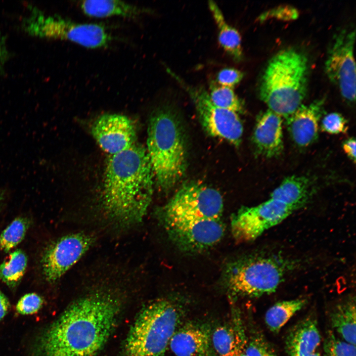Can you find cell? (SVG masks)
Wrapping results in <instances>:
<instances>
[{"mask_svg": "<svg viewBox=\"0 0 356 356\" xmlns=\"http://www.w3.org/2000/svg\"><path fill=\"white\" fill-rule=\"evenodd\" d=\"M27 265V257L21 250L10 253L0 264V280L11 288L15 287L23 277Z\"/></svg>", "mask_w": 356, "mask_h": 356, "instance_id": "cell-25", "label": "cell"}, {"mask_svg": "<svg viewBox=\"0 0 356 356\" xmlns=\"http://www.w3.org/2000/svg\"><path fill=\"white\" fill-rule=\"evenodd\" d=\"M308 60L303 52L282 49L269 60L259 85L260 98L269 110L287 118L302 105L307 92Z\"/></svg>", "mask_w": 356, "mask_h": 356, "instance_id": "cell-4", "label": "cell"}, {"mask_svg": "<svg viewBox=\"0 0 356 356\" xmlns=\"http://www.w3.org/2000/svg\"><path fill=\"white\" fill-rule=\"evenodd\" d=\"M208 328L188 323L177 329L169 346L176 356H200L210 349Z\"/></svg>", "mask_w": 356, "mask_h": 356, "instance_id": "cell-18", "label": "cell"}, {"mask_svg": "<svg viewBox=\"0 0 356 356\" xmlns=\"http://www.w3.org/2000/svg\"><path fill=\"white\" fill-rule=\"evenodd\" d=\"M174 110L160 107L149 119L147 152L154 177L164 191L172 189L187 167V146L182 126Z\"/></svg>", "mask_w": 356, "mask_h": 356, "instance_id": "cell-3", "label": "cell"}, {"mask_svg": "<svg viewBox=\"0 0 356 356\" xmlns=\"http://www.w3.org/2000/svg\"><path fill=\"white\" fill-rule=\"evenodd\" d=\"M297 208L270 198L256 206L243 207L230 218L232 234L238 241H251L278 224Z\"/></svg>", "mask_w": 356, "mask_h": 356, "instance_id": "cell-10", "label": "cell"}, {"mask_svg": "<svg viewBox=\"0 0 356 356\" xmlns=\"http://www.w3.org/2000/svg\"><path fill=\"white\" fill-rule=\"evenodd\" d=\"M320 127L322 131L331 134L346 133L348 129L347 120L337 112L325 115L321 120Z\"/></svg>", "mask_w": 356, "mask_h": 356, "instance_id": "cell-30", "label": "cell"}, {"mask_svg": "<svg viewBox=\"0 0 356 356\" xmlns=\"http://www.w3.org/2000/svg\"><path fill=\"white\" fill-rule=\"evenodd\" d=\"M355 297L336 304L329 313L333 331L344 341L356 346V308Z\"/></svg>", "mask_w": 356, "mask_h": 356, "instance_id": "cell-20", "label": "cell"}, {"mask_svg": "<svg viewBox=\"0 0 356 356\" xmlns=\"http://www.w3.org/2000/svg\"><path fill=\"white\" fill-rule=\"evenodd\" d=\"M5 194L6 193L5 190L0 189V208L1 207L5 200Z\"/></svg>", "mask_w": 356, "mask_h": 356, "instance_id": "cell-38", "label": "cell"}, {"mask_svg": "<svg viewBox=\"0 0 356 356\" xmlns=\"http://www.w3.org/2000/svg\"><path fill=\"white\" fill-rule=\"evenodd\" d=\"M310 356H321V355L317 352H315L311 355Z\"/></svg>", "mask_w": 356, "mask_h": 356, "instance_id": "cell-40", "label": "cell"}, {"mask_svg": "<svg viewBox=\"0 0 356 356\" xmlns=\"http://www.w3.org/2000/svg\"><path fill=\"white\" fill-rule=\"evenodd\" d=\"M310 181L303 176L285 178L270 194L272 198L297 209L303 206L310 196Z\"/></svg>", "mask_w": 356, "mask_h": 356, "instance_id": "cell-23", "label": "cell"}, {"mask_svg": "<svg viewBox=\"0 0 356 356\" xmlns=\"http://www.w3.org/2000/svg\"><path fill=\"white\" fill-rule=\"evenodd\" d=\"M91 235L78 232L65 235L45 250L41 264L45 280L60 279L89 250L94 242Z\"/></svg>", "mask_w": 356, "mask_h": 356, "instance_id": "cell-13", "label": "cell"}, {"mask_svg": "<svg viewBox=\"0 0 356 356\" xmlns=\"http://www.w3.org/2000/svg\"><path fill=\"white\" fill-rule=\"evenodd\" d=\"M307 301L305 298H297L274 304L265 315L268 329L273 333H278L290 318L306 306Z\"/></svg>", "mask_w": 356, "mask_h": 356, "instance_id": "cell-24", "label": "cell"}, {"mask_svg": "<svg viewBox=\"0 0 356 356\" xmlns=\"http://www.w3.org/2000/svg\"><path fill=\"white\" fill-rule=\"evenodd\" d=\"M9 302L5 295L0 290V321L6 314L9 307Z\"/></svg>", "mask_w": 356, "mask_h": 356, "instance_id": "cell-36", "label": "cell"}, {"mask_svg": "<svg viewBox=\"0 0 356 356\" xmlns=\"http://www.w3.org/2000/svg\"><path fill=\"white\" fill-rule=\"evenodd\" d=\"M323 356H356V346L351 344L328 330L323 345Z\"/></svg>", "mask_w": 356, "mask_h": 356, "instance_id": "cell-28", "label": "cell"}, {"mask_svg": "<svg viewBox=\"0 0 356 356\" xmlns=\"http://www.w3.org/2000/svg\"><path fill=\"white\" fill-rule=\"evenodd\" d=\"M163 225L173 244L181 251L199 253L221 241L224 225L221 219L166 222Z\"/></svg>", "mask_w": 356, "mask_h": 356, "instance_id": "cell-12", "label": "cell"}, {"mask_svg": "<svg viewBox=\"0 0 356 356\" xmlns=\"http://www.w3.org/2000/svg\"><path fill=\"white\" fill-rule=\"evenodd\" d=\"M200 356H212L210 349L206 351Z\"/></svg>", "mask_w": 356, "mask_h": 356, "instance_id": "cell-39", "label": "cell"}, {"mask_svg": "<svg viewBox=\"0 0 356 356\" xmlns=\"http://www.w3.org/2000/svg\"><path fill=\"white\" fill-rule=\"evenodd\" d=\"M281 117L267 109L257 118L252 139L256 152L266 158L279 155L283 150Z\"/></svg>", "mask_w": 356, "mask_h": 356, "instance_id": "cell-16", "label": "cell"}, {"mask_svg": "<svg viewBox=\"0 0 356 356\" xmlns=\"http://www.w3.org/2000/svg\"><path fill=\"white\" fill-rule=\"evenodd\" d=\"M356 139L354 137H350L345 140L342 144L345 153L354 162H356Z\"/></svg>", "mask_w": 356, "mask_h": 356, "instance_id": "cell-35", "label": "cell"}, {"mask_svg": "<svg viewBox=\"0 0 356 356\" xmlns=\"http://www.w3.org/2000/svg\"><path fill=\"white\" fill-rule=\"evenodd\" d=\"M154 177L146 149L140 144L111 155L101 195L105 218L120 227L140 223L151 201Z\"/></svg>", "mask_w": 356, "mask_h": 356, "instance_id": "cell-2", "label": "cell"}, {"mask_svg": "<svg viewBox=\"0 0 356 356\" xmlns=\"http://www.w3.org/2000/svg\"><path fill=\"white\" fill-rule=\"evenodd\" d=\"M244 73L233 67H226L221 69L217 74L216 81L219 85L233 89L240 82Z\"/></svg>", "mask_w": 356, "mask_h": 356, "instance_id": "cell-32", "label": "cell"}, {"mask_svg": "<svg viewBox=\"0 0 356 356\" xmlns=\"http://www.w3.org/2000/svg\"><path fill=\"white\" fill-rule=\"evenodd\" d=\"M324 103L322 99L315 100L309 105L302 104L286 118L290 135L298 146H308L317 139Z\"/></svg>", "mask_w": 356, "mask_h": 356, "instance_id": "cell-15", "label": "cell"}, {"mask_svg": "<svg viewBox=\"0 0 356 356\" xmlns=\"http://www.w3.org/2000/svg\"><path fill=\"white\" fill-rule=\"evenodd\" d=\"M43 304L42 298L35 293H28L22 296L17 303V312L22 314H31L37 312Z\"/></svg>", "mask_w": 356, "mask_h": 356, "instance_id": "cell-31", "label": "cell"}, {"mask_svg": "<svg viewBox=\"0 0 356 356\" xmlns=\"http://www.w3.org/2000/svg\"><path fill=\"white\" fill-rule=\"evenodd\" d=\"M210 98L216 106L234 112L237 114L244 112L243 103L233 89L216 85L211 82L210 85Z\"/></svg>", "mask_w": 356, "mask_h": 356, "instance_id": "cell-26", "label": "cell"}, {"mask_svg": "<svg viewBox=\"0 0 356 356\" xmlns=\"http://www.w3.org/2000/svg\"><path fill=\"white\" fill-rule=\"evenodd\" d=\"M223 201L217 189L198 181L184 183L159 211L163 223L221 219Z\"/></svg>", "mask_w": 356, "mask_h": 356, "instance_id": "cell-8", "label": "cell"}, {"mask_svg": "<svg viewBox=\"0 0 356 356\" xmlns=\"http://www.w3.org/2000/svg\"><path fill=\"white\" fill-rule=\"evenodd\" d=\"M355 29H343L334 36L325 63L329 79L343 97L353 103L356 99V65L354 56Z\"/></svg>", "mask_w": 356, "mask_h": 356, "instance_id": "cell-11", "label": "cell"}, {"mask_svg": "<svg viewBox=\"0 0 356 356\" xmlns=\"http://www.w3.org/2000/svg\"><path fill=\"white\" fill-rule=\"evenodd\" d=\"M298 15V13L296 8L288 5L280 6L263 13L260 16V20H264L269 16L282 20L294 19Z\"/></svg>", "mask_w": 356, "mask_h": 356, "instance_id": "cell-33", "label": "cell"}, {"mask_svg": "<svg viewBox=\"0 0 356 356\" xmlns=\"http://www.w3.org/2000/svg\"><path fill=\"white\" fill-rule=\"evenodd\" d=\"M321 341L315 316L310 314L294 325L285 340L287 356H310L316 352Z\"/></svg>", "mask_w": 356, "mask_h": 356, "instance_id": "cell-17", "label": "cell"}, {"mask_svg": "<svg viewBox=\"0 0 356 356\" xmlns=\"http://www.w3.org/2000/svg\"><path fill=\"white\" fill-rule=\"evenodd\" d=\"M208 6L218 28L219 44L234 61H241L243 54L240 33L226 22L222 10L214 1L209 0Z\"/></svg>", "mask_w": 356, "mask_h": 356, "instance_id": "cell-22", "label": "cell"}, {"mask_svg": "<svg viewBox=\"0 0 356 356\" xmlns=\"http://www.w3.org/2000/svg\"><path fill=\"white\" fill-rule=\"evenodd\" d=\"M245 351L247 356H277L264 334L256 330L246 336Z\"/></svg>", "mask_w": 356, "mask_h": 356, "instance_id": "cell-29", "label": "cell"}, {"mask_svg": "<svg viewBox=\"0 0 356 356\" xmlns=\"http://www.w3.org/2000/svg\"><path fill=\"white\" fill-rule=\"evenodd\" d=\"M180 312L176 304L166 299L146 305L130 328L124 356H162L178 329Z\"/></svg>", "mask_w": 356, "mask_h": 356, "instance_id": "cell-5", "label": "cell"}, {"mask_svg": "<svg viewBox=\"0 0 356 356\" xmlns=\"http://www.w3.org/2000/svg\"><path fill=\"white\" fill-rule=\"evenodd\" d=\"M216 356H236L246 335L241 316L234 312L231 324L217 327L211 336Z\"/></svg>", "mask_w": 356, "mask_h": 356, "instance_id": "cell-19", "label": "cell"}, {"mask_svg": "<svg viewBox=\"0 0 356 356\" xmlns=\"http://www.w3.org/2000/svg\"><path fill=\"white\" fill-rule=\"evenodd\" d=\"M284 268L272 257H247L227 266L223 281L233 295L258 297L275 291L283 280Z\"/></svg>", "mask_w": 356, "mask_h": 356, "instance_id": "cell-6", "label": "cell"}, {"mask_svg": "<svg viewBox=\"0 0 356 356\" xmlns=\"http://www.w3.org/2000/svg\"><path fill=\"white\" fill-rule=\"evenodd\" d=\"M91 130L101 148L111 155L128 149L136 143L134 124L125 115L104 114L94 122Z\"/></svg>", "mask_w": 356, "mask_h": 356, "instance_id": "cell-14", "label": "cell"}, {"mask_svg": "<svg viewBox=\"0 0 356 356\" xmlns=\"http://www.w3.org/2000/svg\"><path fill=\"white\" fill-rule=\"evenodd\" d=\"M29 35L69 41L90 48L106 46L111 37L105 27L96 23H79L59 15H47L35 7L22 24Z\"/></svg>", "mask_w": 356, "mask_h": 356, "instance_id": "cell-7", "label": "cell"}, {"mask_svg": "<svg viewBox=\"0 0 356 356\" xmlns=\"http://www.w3.org/2000/svg\"><path fill=\"white\" fill-rule=\"evenodd\" d=\"M10 56L4 36L0 32V76L4 74L5 67Z\"/></svg>", "mask_w": 356, "mask_h": 356, "instance_id": "cell-34", "label": "cell"}, {"mask_svg": "<svg viewBox=\"0 0 356 356\" xmlns=\"http://www.w3.org/2000/svg\"><path fill=\"white\" fill-rule=\"evenodd\" d=\"M29 226V222L23 217L15 219L0 235V249L8 252L23 239Z\"/></svg>", "mask_w": 356, "mask_h": 356, "instance_id": "cell-27", "label": "cell"}, {"mask_svg": "<svg viewBox=\"0 0 356 356\" xmlns=\"http://www.w3.org/2000/svg\"><path fill=\"white\" fill-rule=\"evenodd\" d=\"M80 7L87 16L104 18L121 16L134 19L147 12V9L120 0H83Z\"/></svg>", "mask_w": 356, "mask_h": 356, "instance_id": "cell-21", "label": "cell"}, {"mask_svg": "<svg viewBox=\"0 0 356 356\" xmlns=\"http://www.w3.org/2000/svg\"><path fill=\"white\" fill-rule=\"evenodd\" d=\"M167 71L188 93L206 132L210 136L224 139L235 146H239L243 127L238 114L214 105L209 92L203 87L189 85L170 69H167Z\"/></svg>", "mask_w": 356, "mask_h": 356, "instance_id": "cell-9", "label": "cell"}, {"mask_svg": "<svg viewBox=\"0 0 356 356\" xmlns=\"http://www.w3.org/2000/svg\"><path fill=\"white\" fill-rule=\"evenodd\" d=\"M121 302L98 290L75 301L40 335L36 356H95L112 332Z\"/></svg>", "mask_w": 356, "mask_h": 356, "instance_id": "cell-1", "label": "cell"}, {"mask_svg": "<svg viewBox=\"0 0 356 356\" xmlns=\"http://www.w3.org/2000/svg\"><path fill=\"white\" fill-rule=\"evenodd\" d=\"M246 340L242 343L236 356H247L245 351Z\"/></svg>", "mask_w": 356, "mask_h": 356, "instance_id": "cell-37", "label": "cell"}]
</instances>
